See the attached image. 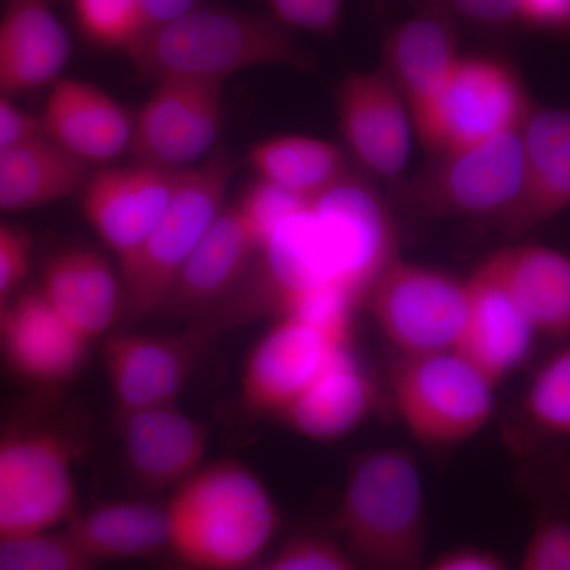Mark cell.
I'll return each mask as SVG.
<instances>
[{
	"instance_id": "18",
	"label": "cell",
	"mask_w": 570,
	"mask_h": 570,
	"mask_svg": "<svg viewBox=\"0 0 570 570\" xmlns=\"http://www.w3.org/2000/svg\"><path fill=\"white\" fill-rule=\"evenodd\" d=\"M466 285V321L455 351L498 387L527 362L539 336L508 292L480 266Z\"/></svg>"
},
{
	"instance_id": "12",
	"label": "cell",
	"mask_w": 570,
	"mask_h": 570,
	"mask_svg": "<svg viewBox=\"0 0 570 570\" xmlns=\"http://www.w3.org/2000/svg\"><path fill=\"white\" fill-rule=\"evenodd\" d=\"M352 330L298 316L276 317L246 360L242 395L247 409L279 417L337 348L352 343Z\"/></svg>"
},
{
	"instance_id": "7",
	"label": "cell",
	"mask_w": 570,
	"mask_h": 570,
	"mask_svg": "<svg viewBox=\"0 0 570 570\" xmlns=\"http://www.w3.org/2000/svg\"><path fill=\"white\" fill-rule=\"evenodd\" d=\"M532 110L530 94L510 63L491 56H460L412 124L431 153L444 154L520 130Z\"/></svg>"
},
{
	"instance_id": "24",
	"label": "cell",
	"mask_w": 570,
	"mask_h": 570,
	"mask_svg": "<svg viewBox=\"0 0 570 570\" xmlns=\"http://www.w3.org/2000/svg\"><path fill=\"white\" fill-rule=\"evenodd\" d=\"M520 307L538 336H570V257L532 243L501 247L479 265Z\"/></svg>"
},
{
	"instance_id": "17",
	"label": "cell",
	"mask_w": 570,
	"mask_h": 570,
	"mask_svg": "<svg viewBox=\"0 0 570 570\" xmlns=\"http://www.w3.org/2000/svg\"><path fill=\"white\" fill-rule=\"evenodd\" d=\"M39 121L45 137L89 167L118 159L132 142L134 119L118 100L73 78L51 86Z\"/></svg>"
},
{
	"instance_id": "6",
	"label": "cell",
	"mask_w": 570,
	"mask_h": 570,
	"mask_svg": "<svg viewBox=\"0 0 570 570\" xmlns=\"http://www.w3.org/2000/svg\"><path fill=\"white\" fill-rule=\"evenodd\" d=\"M497 385L456 351L395 355L390 396L409 434L431 449L478 438L497 411Z\"/></svg>"
},
{
	"instance_id": "41",
	"label": "cell",
	"mask_w": 570,
	"mask_h": 570,
	"mask_svg": "<svg viewBox=\"0 0 570 570\" xmlns=\"http://www.w3.org/2000/svg\"><path fill=\"white\" fill-rule=\"evenodd\" d=\"M137 6L142 28L148 32L183 17L187 11L200 6V0H137Z\"/></svg>"
},
{
	"instance_id": "39",
	"label": "cell",
	"mask_w": 570,
	"mask_h": 570,
	"mask_svg": "<svg viewBox=\"0 0 570 570\" xmlns=\"http://www.w3.org/2000/svg\"><path fill=\"white\" fill-rule=\"evenodd\" d=\"M39 132V116L22 110L9 97L0 96V149Z\"/></svg>"
},
{
	"instance_id": "4",
	"label": "cell",
	"mask_w": 570,
	"mask_h": 570,
	"mask_svg": "<svg viewBox=\"0 0 570 570\" xmlns=\"http://www.w3.org/2000/svg\"><path fill=\"white\" fill-rule=\"evenodd\" d=\"M145 77L225 82L254 67H311L291 29L272 14L197 6L183 17L142 33L127 50Z\"/></svg>"
},
{
	"instance_id": "30",
	"label": "cell",
	"mask_w": 570,
	"mask_h": 570,
	"mask_svg": "<svg viewBox=\"0 0 570 570\" xmlns=\"http://www.w3.org/2000/svg\"><path fill=\"white\" fill-rule=\"evenodd\" d=\"M524 411L546 433L570 438V344L535 371L524 392Z\"/></svg>"
},
{
	"instance_id": "29",
	"label": "cell",
	"mask_w": 570,
	"mask_h": 570,
	"mask_svg": "<svg viewBox=\"0 0 570 570\" xmlns=\"http://www.w3.org/2000/svg\"><path fill=\"white\" fill-rule=\"evenodd\" d=\"M247 164L257 179L309 200L352 174L344 149L307 135L255 142L247 151Z\"/></svg>"
},
{
	"instance_id": "9",
	"label": "cell",
	"mask_w": 570,
	"mask_h": 570,
	"mask_svg": "<svg viewBox=\"0 0 570 570\" xmlns=\"http://www.w3.org/2000/svg\"><path fill=\"white\" fill-rule=\"evenodd\" d=\"M77 501L66 438L40 428L0 438V535L55 531L77 513Z\"/></svg>"
},
{
	"instance_id": "10",
	"label": "cell",
	"mask_w": 570,
	"mask_h": 570,
	"mask_svg": "<svg viewBox=\"0 0 570 570\" xmlns=\"http://www.w3.org/2000/svg\"><path fill=\"white\" fill-rule=\"evenodd\" d=\"M521 129L469 148L434 154V163L409 190L414 205L430 216L502 223L519 202L523 186Z\"/></svg>"
},
{
	"instance_id": "26",
	"label": "cell",
	"mask_w": 570,
	"mask_h": 570,
	"mask_svg": "<svg viewBox=\"0 0 570 570\" xmlns=\"http://www.w3.org/2000/svg\"><path fill=\"white\" fill-rule=\"evenodd\" d=\"M52 309L82 337L97 340L122 317L121 277L91 247L52 255L37 285Z\"/></svg>"
},
{
	"instance_id": "15",
	"label": "cell",
	"mask_w": 570,
	"mask_h": 570,
	"mask_svg": "<svg viewBox=\"0 0 570 570\" xmlns=\"http://www.w3.org/2000/svg\"><path fill=\"white\" fill-rule=\"evenodd\" d=\"M89 344L37 287L7 307L0 352L11 373L28 384L47 389L69 384L88 362Z\"/></svg>"
},
{
	"instance_id": "42",
	"label": "cell",
	"mask_w": 570,
	"mask_h": 570,
	"mask_svg": "<svg viewBox=\"0 0 570 570\" xmlns=\"http://www.w3.org/2000/svg\"><path fill=\"white\" fill-rule=\"evenodd\" d=\"M272 17L288 29H305L313 0H266Z\"/></svg>"
},
{
	"instance_id": "19",
	"label": "cell",
	"mask_w": 570,
	"mask_h": 570,
	"mask_svg": "<svg viewBox=\"0 0 570 570\" xmlns=\"http://www.w3.org/2000/svg\"><path fill=\"white\" fill-rule=\"evenodd\" d=\"M450 11L445 3H426L401 21L385 41L381 69L406 100L412 121L460 59Z\"/></svg>"
},
{
	"instance_id": "8",
	"label": "cell",
	"mask_w": 570,
	"mask_h": 570,
	"mask_svg": "<svg viewBox=\"0 0 570 570\" xmlns=\"http://www.w3.org/2000/svg\"><path fill=\"white\" fill-rule=\"evenodd\" d=\"M366 305L395 355L455 351L466 321V277L397 257L371 287Z\"/></svg>"
},
{
	"instance_id": "14",
	"label": "cell",
	"mask_w": 570,
	"mask_h": 570,
	"mask_svg": "<svg viewBox=\"0 0 570 570\" xmlns=\"http://www.w3.org/2000/svg\"><path fill=\"white\" fill-rule=\"evenodd\" d=\"M347 151L371 174L395 179L411 153V111L384 70L348 75L336 96Z\"/></svg>"
},
{
	"instance_id": "23",
	"label": "cell",
	"mask_w": 570,
	"mask_h": 570,
	"mask_svg": "<svg viewBox=\"0 0 570 570\" xmlns=\"http://www.w3.org/2000/svg\"><path fill=\"white\" fill-rule=\"evenodd\" d=\"M119 431L130 471L149 490L178 487L197 471L208 445L204 423L174 404L119 414Z\"/></svg>"
},
{
	"instance_id": "37",
	"label": "cell",
	"mask_w": 570,
	"mask_h": 570,
	"mask_svg": "<svg viewBox=\"0 0 570 570\" xmlns=\"http://www.w3.org/2000/svg\"><path fill=\"white\" fill-rule=\"evenodd\" d=\"M519 22L535 31L570 36V0H519Z\"/></svg>"
},
{
	"instance_id": "3",
	"label": "cell",
	"mask_w": 570,
	"mask_h": 570,
	"mask_svg": "<svg viewBox=\"0 0 570 570\" xmlns=\"http://www.w3.org/2000/svg\"><path fill=\"white\" fill-rule=\"evenodd\" d=\"M333 535L362 570L425 569L426 493L409 450L385 445L352 460Z\"/></svg>"
},
{
	"instance_id": "38",
	"label": "cell",
	"mask_w": 570,
	"mask_h": 570,
	"mask_svg": "<svg viewBox=\"0 0 570 570\" xmlns=\"http://www.w3.org/2000/svg\"><path fill=\"white\" fill-rule=\"evenodd\" d=\"M449 9L469 21L485 26L519 22V0H449Z\"/></svg>"
},
{
	"instance_id": "40",
	"label": "cell",
	"mask_w": 570,
	"mask_h": 570,
	"mask_svg": "<svg viewBox=\"0 0 570 570\" xmlns=\"http://www.w3.org/2000/svg\"><path fill=\"white\" fill-rule=\"evenodd\" d=\"M423 570H509L501 558L491 551L482 549L450 550L441 554L431 564L425 566Z\"/></svg>"
},
{
	"instance_id": "1",
	"label": "cell",
	"mask_w": 570,
	"mask_h": 570,
	"mask_svg": "<svg viewBox=\"0 0 570 570\" xmlns=\"http://www.w3.org/2000/svg\"><path fill=\"white\" fill-rule=\"evenodd\" d=\"M397 257L387 205L365 179L351 174L276 228L245 281L217 307V317H279L318 296L360 307Z\"/></svg>"
},
{
	"instance_id": "13",
	"label": "cell",
	"mask_w": 570,
	"mask_h": 570,
	"mask_svg": "<svg viewBox=\"0 0 570 570\" xmlns=\"http://www.w3.org/2000/svg\"><path fill=\"white\" fill-rule=\"evenodd\" d=\"M184 170L134 163L104 167L86 179L80 190L82 216L121 266L129 261L178 189Z\"/></svg>"
},
{
	"instance_id": "35",
	"label": "cell",
	"mask_w": 570,
	"mask_h": 570,
	"mask_svg": "<svg viewBox=\"0 0 570 570\" xmlns=\"http://www.w3.org/2000/svg\"><path fill=\"white\" fill-rule=\"evenodd\" d=\"M519 570H570V520L554 513L540 517Z\"/></svg>"
},
{
	"instance_id": "5",
	"label": "cell",
	"mask_w": 570,
	"mask_h": 570,
	"mask_svg": "<svg viewBox=\"0 0 570 570\" xmlns=\"http://www.w3.org/2000/svg\"><path fill=\"white\" fill-rule=\"evenodd\" d=\"M235 170L225 148L184 170L167 212L140 249L119 266L124 318L137 322L160 309L187 258L228 205Z\"/></svg>"
},
{
	"instance_id": "33",
	"label": "cell",
	"mask_w": 570,
	"mask_h": 570,
	"mask_svg": "<svg viewBox=\"0 0 570 570\" xmlns=\"http://www.w3.org/2000/svg\"><path fill=\"white\" fill-rule=\"evenodd\" d=\"M235 204L249 227L258 249H262L266 239L275 234L276 228L288 217L302 212L309 204V198L299 197L262 179H255V183L247 187Z\"/></svg>"
},
{
	"instance_id": "22",
	"label": "cell",
	"mask_w": 570,
	"mask_h": 570,
	"mask_svg": "<svg viewBox=\"0 0 570 570\" xmlns=\"http://www.w3.org/2000/svg\"><path fill=\"white\" fill-rule=\"evenodd\" d=\"M373 379L354 346L337 348L281 420L311 441L333 442L354 433L376 407Z\"/></svg>"
},
{
	"instance_id": "31",
	"label": "cell",
	"mask_w": 570,
	"mask_h": 570,
	"mask_svg": "<svg viewBox=\"0 0 570 570\" xmlns=\"http://www.w3.org/2000/svg\"><path fill=\"white\" fill-rule=\"evenodd\" d=\"M66 531L0 535V570H96Z\"/></svg>"
},
{
	"instance_id": "21",
	"label": "cell",
	"mask_w": 570,
	"mask_h": 570,
	"mask_svg": "<svg viewBox=\"0 0 570 570\" xmlns=\"http://www.w3.org/2000/svg\"><path fill=\"white\" fill-rule=\"evenodd\" d=\"M524 171L519 202L502 227L530 230L570 208V110L534 108L523 129Z\"/></svg>"
},
{
	"instance_id": "44",
	"label": "cell",
	"mask_w": 570,
	"mask_h": 570,
	"mask_svg": "<svg viewBox=\"0 0 570 570\" xmlns=\"http://www.w3.org/2000/svg\"><path fill=\"white\" fill-rule=\"evenodd\" d=\"M242 570H272V569H269L268 561H261V562H257V564L249 566V568L242 569Z\"/></svg>"
},
{
	"instance_id": "16",
	"label": "cell",
	"mask_w": 570,
	"mask_h": 570,
	"mask_svg": "<svg viewBox=\"0 0 570 570\" xmlns=\"http://www.w3.org/2000/svg\"><path fill=\"white\" fill-rule=\"evenodd\" d=\"M258 250L238 206L228 204L187 258L159 311L208 316L245 281Z\"/></svg>"
},
{
	"instance_id": "32",
	"label": "cell",
	"mask_w": 570,
	"mask_h": 570,
	"mask_svg": "<svg viewBox=\"0 0 570 570\" xmlns=\"http://www.w3.org/2000/svg\"><path fill=\"white\" fill-rule=\"evenodd\" d=\"M75 21L97 47L127 52L145 28L137 0H71Z\"/></svg>"
},
{
	"instance_id": "27",
	"label": "cell",
	"mask_w": 570,
	"mask_h": 570,
	"mask_svg": "<svg viewBox=\"0 0 570 570\" xmlns=\"http://www.w3.org/2000/svg\"><path fill=\"white\" fill-rule=\"evenodd\" d=\"M91 167L39 132L0 149V212L21 213L80 194Z\"/></svg>"
},
{
	"instance_id": "25",
	"label": "cell",
	"mask_w": 570,
	"mask_h": 570,
	"mask_svg": "<svg viewBox=\"0 0 570 570\" xmlns=\"http://www.w3.org/2000/svg\"><path fill=\"white\" fill-rule=\"evenodd\" d=\"M190 343L132 332L108 336L104 362L119 414L174 404L189 370Z\"/></svg>"
},
{
	"instance_id": "28",
	"label": "cell",
	"mask_w": 570,
	"mask_h": 570,
	"mask_svg": "<svg viewBox=\"0 0 570 570\" xmlns=\"http://www.w3.org/2000/svg\"><path fill=\"white\" fill-rule=\"evenodd\" d=\"M67 535L94 561L140 560L170 549L167 505L122 501L75 513Z\"/></svg>"
},
{
	"instance_id": "11",
	"label": "cell",
	"mask_w": 570,
	"mask_h": 570,
	"mask_svg": "<svg viewBox=\"0 0 570 570\" xmlns=\"http://www.w3.org/2000/svg\"><path fill=\"white\" fill-rule=\"evenodd\" d=\"M224 116V82L157 80L134 118L135 163L187 170L214 151Z\"/></svg>"
},
{
	"instance_id": "36",
	"label": "cell",
	"mask_w": 570,
	"mask_h": 570,
	"mask_svg": "<svg viewBox=\"0 0 570 570\" xmlns=\"http://www.w3.org/2000/svg\"><path fill=\"white\" fill-rule=\"evenodd\" d=\"M32 265V243L29 235L0 220V298L9 299Z\"/></svg>"
},
{
	"instance_id": "43",
	"label": "cell",
	"mask_w": 570,
	"mask_h": 570,
	"mask_svg": "<svg viewBox=\"0 0 570 570\" xmlns=\"http://www.w3.org/2000/svg\"><path fill=\"white\" fill-rule=\"evenodd\" d=\"M9 299L0 298V335H2L3 321H6L7 307H9Z\"/></svg>"
},
{
	"instance_id": "20",
	"label": "cell",
	"mask_w": 570,
	"mask_h": 570,
	"mask_svg": "<svg viewBox=\"0 0 570 570\" xmlns=\"http://www.w3.org/2000/svg\"><path fill=\"white\" fill-rule=\"evenodd\" d=\"M70 39L48 0H9L0 14V96H24L61 80Z\"/></svg>"
},
{
	"instance_id": "34",
	"label": "cell",
	"mask_w": 570,
	"mask_h": 570,
	"mask_svg": "<svg viewBox=\"0 0 570 570\" xmlns=\"http://www.w3.org/2000/svg\"><path fill=\"white\" fill-rule=\"evenodd\" d=\"M268 564L272 570H362L333 532L321 531L291 535Z\"/></svg>"
},
{
	"instance_id": "2",
	"label": "cell",
	"mask_w": 570,
	"mask_h": 570,
	"mask_svg": "<svg viewBox=\"0 0 570 570\" xmlns=\"http://www.w3.org/2000/svg\"><path fill=\"white\" fill-rule=\"evenodd\" d=\"M170 550L195 570H242L257 564L279 530L275 499L235 460L197 469L167 504Z\"/></svg>"
}]
</instances>
